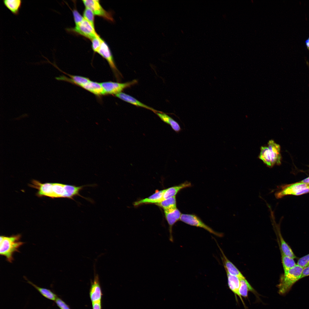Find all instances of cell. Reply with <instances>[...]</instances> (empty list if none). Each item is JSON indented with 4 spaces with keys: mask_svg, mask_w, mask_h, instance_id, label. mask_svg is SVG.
<instances>
[{
    "mask_svg": "<svg viewBox=\"0 0 309 309\" xmlns=\"http://www.w3.org/2000/svg\"><path fill=\"white\" fill-rule=\"evenodd\" d=\"M282 260L284 272L294 267L296 264L294 259L285 255L281 251Z\"/></svg>",
    "mask_w": 309,
    "mask_h": 309,
    "instance_id": "83f0119b",
    "label": "cell"
},
{
    "mask_svg": "<svg viewBox=\"0 0 309 309\" xmlns=\"http://www.w3.org/2000/svg\"></svg>",
    "mask_w": 309,
    "mask_h": 309,
    "instance_id": "74e56055",
    "label": "cell"
},
{
    "mask_svg": "<svg viewBox=\"0 0 309 309\" xmlns=\"http://www.w3.org/2000/svg\"><path fill=\"white\" fill-rule=\"evenodd\" d=\"M305 43L307 48L309 49V37L305 41Z\"/></svg>",
    "mask_w": 309,
    "mask_h": 309,
    "instance_id": "8d00e7d4",
    "label": "cell"
},
{
    "mask_svg": "<svg viewBox=\"0 0 309 309\" xmlns=\"http://www.w3.org/2000/svg\"><path fill=\"white\" fill-rule=\"evenodd\" d=\"M226 272L228 284L229 289L235 295L238 296L244 306V302L239 292L240 286L239 278L236 276L231 275L227 272Z\"/></svg>",
    "mask_w": 309,
    "mask_h": 309,
    "instance_id": "e0dca14e",
    "label": "cell"
},
{
    "mask_svg": "<svg viewBox=\"0 0 309 309\" xmlns=\"http://www.w3.org/2000/svg\"><path fill=\"white\" fill-rule=\"evenodd\" d=\"M156 204L163 208L164 211H170L177 208L175 196L163 200Z\"/></svg>",
    "mask_w": 309,
    "mask_h": 309,
    "instance_id": "603a6c76",
    "label": "cell"
},
{
    "mask_svg": "<svg viewBox=\"0 0 309 309\" xmlns=\"http://www.w3.org/2000/svg\"><path fill=\"white\" fill-rule=\"evenodd\" d=\"M239 279L240 281L239 293L241 296H242L246 298L248 296V291H251L254 292V289L245 277Z\"/></svg>",
    "mask_w": 309,
    "mask_h": 309,
    "instance_id": "cb8c5ba5",
    "label": "cell"
},
{
    "mask_svg": "<svg viewBox=\"0 0 309 309\" xmlns=\"http://www.w3.org/2000/svg\"><path fill=\"white\" fill-rule=\"evenodd\" d=\"M155 114L163 122L169 125L177 133L181 131L182 129L179 124L168 115L161 112H157Z\"/></svg>",
    "mask_w": 309,
    "mask_h": 309,
    "instance_id": "ffe728a7",
    "label": "cell"
},
{
    "mask_svg": "<svg viewBox=\"0 0 309 309\" xmlns=\"http://www.w3.org/2000/svg\"><path fill=\"white\" fill-rule=\"evenodd\" d=\"M97 53L107 61L115 77L118 80H119L120 77L122 76V75L116 66L113 57L108 45L103 40Z\"/></svg>",
    "mask_w": 309,
    "mask_h": 309,
    "instance_id": "5b68a950",
    "label": "cell"
},
{
    "mask_svg": "<svg viewBox=\"0 0 309 309\" xmlns=\"http://www.w3.org/2000/svg\"><path fill=\"white\" fill-rule=\"evenodd\" d=\"M165 189L157 191L148 197L141 199L134 203L135 206L143 203H157L163 200V196Z\"/></svg>",
    "mask_w": 309,
    "mask_h": 309,
    "instance_id": "ac0fdd59",
    "label": "cell"
},
{
    "mask_svg": "<svg viewBox=\"0 0 309 309\" xmlns=\"http://www.w3.org/2000/svg\"><path fill=\"white\" fill-rule=\"evenodd\" d=\"M27 282L34 287L45 298L53 301H55L57 297L56 295L51 290L45 288L38 286L31 282L27 280Z\"/></svg>",
    "mask_w": 309,
    "mask_h": 309,
    "instance_id": "d4e9b609",
    "label": "cell"
},
{
    "mask_svg": "<svg viewBox=\"0 0 309 309\" xmlns=\"http://www.w3.org/2000/svg\"><path fill=\"white\" fill-rule=\"evenodd\" d=\"M268 147L273 166L276 164L280 165L281 163V158L280 145L272 140H270L268 142Z\"/></svg>",
    "mask_w": 309,
    "mask_h": 309,
    "instance_id": "9a60e30c",
    "label": "cell"
},
{
    "mask_svg": "<svg viewBox=\"0 0 309 309\" xmlns=\"http://www.w3.org/2000/svg\"><path fill=\"white\" fill-rule=\"evenodd\" d=\"M221 253V258L226 272L230 274L236 276L239 278H244L242 274L236 266L227 258L223 250L216 242Z\"/></svg>",
    "mask_w": 309,
    "mask_h": 309,
    "instance_id": "5bb4252c",
    "label": "cell"
},
{
    "mask_svg": "<svg viewBox=\"0 0 309 309\" xmlns=\"http://www.w3.org/2000/svg\"><path fill=\"white\" fill-rule=\"evenodd\" d=\"M55 301L60 309H70L69 306L64 301L58 297Z\"/></svg>",
    "mask_w": 309,
    "mask_h": 309,
    "instance_id": "d6a6232c",
    "label": "cell"
},
{
    "mask_svg": "<svg viewBox=\"0 0 309 309\" xmlns=\"http://www.w3.org/2000/svg\"><path fill=\"white\" fill-rule=\"evenodd\" d=\"M137 81L134 80L125 83H120L111 81L100 83L103 89L105 94L116 95L121 92L124 89L136 84Z\"/></svg>",
    "mask_w": 309,
    "mask_h": 309,
    "instance_id": "3957f363",
    "label": "cell"
},
{
    "mask_svg": "<svg viewBox=\"0 0 309 309\" xmlns=\"http://www.w3.org/2000/svg\"><path fill=\"white\" fill-rule=\"evenodd\" d=\"M73 14L76 25L82 22L84 19L83 17L76 9L73 11Z\"/></svg>",
    "mask_w": 309,
    "mask_h": 309,
    "instance_id": "1f68e13d",
    "label": "cell"
},
{
    "mask_svg": "<svg viewBox=\"0 0 309 309\" xmlns=\"http://www.w3.org/2000/svg\"><path fill=\"white\" fill-rule=\"evenodd\" d=\"M4 5L13 15H17L21 8L22 1L21 0H3Z\"/></svg>",
    "mask_w": 309,
    "mask_h": 309,
    "instance_id": "7402d4cb",
    "label": "cell"
},
{
    "mask_svg": "<svg viewBox=\"0 0 309 309\" xmlns=\"http://www.w3.org/2000/svg\"><path fill=\"white\" fill-rule=\"evenodd\" d=\"M259 157L268 166L270 167H272L273 166L271 157L268 147L266 146L261 147Z\"/></svg>",
    "mask_w": 309,
    "mask_h": 309,
    "instance_id": "4316f807",
    "label": "cell"
},
{
    "mask_svg": "<svg viewBox=\"0 0 309 309\" xmlns=\"http://www.w3.org/2000/svg\"><path fill=\"white\" fill-rule=\"evenodd\" d=\"M303 268L296 265L293 268L284 272L281 277L280 282L278 285V293L284 295L288 293L293 285L300 279Z\"/></svg>",
    "mask_w": 309,
    "mask_h": 309,
    "instance_id": "7a4b0ae2",
    "label": "cell"
},
{
    "mask_svg": "<svg viewBox=\"0 0 309 309\" xmlns=\"http://www.w3.org/2000/svg\"><path fill=\"white\" fill-rule=\"evenodd\" d=\"M115 96L117 98L125 102L136 106L143 107L155 113L157 112H161L143 104L134 97L124 93L121 92L116 94Z\"/></svg>",
    "mask_w": 309,
    "mask_h": 309,
    "instance_id": "2e32d148",
    "label": "cell"
},
{
    "mask_svg": "<svg viewBox=\"0 0 309 309\" xmlns=\"http://www.w3.org/2000/svg\"><path fill=\"white\" fill-rule=\"evenodd\" d=\"M281 247V251L286 255L293 259L296 258V256L295 255L291 249L290 248L288 244L285 241L280 233H279Z\"/></svg>",
    "mask_w": 309,
    "mask_h": 309,
    "instance_id": "484cf974",
    "label": "cell"
},
{
    "mask_svg": "<svg viewBox=\"0 0 309 309\" xmlns=\"http://www.w3.org/2000/svg\"><path fill=\"white\" fill-rule=\"evenodd\" d=\"M297 264L303 268L309 265V254L299 258Z\"/></svg>",
    "mask_w": 309,
    "mask_h": 309,
    "instance_id": "4dcf8cb0",
    "label": "cell"
},
{
    "mask_svg": "<svg viewBox=\"0 0 309 309\" xmlns=\"http://www.w3.org/2000/svg\"><path fill=\"white\" fill-rule=\"evenodd\" d=\"M52 189L54 198L63 197L71 199L70 185L52 183Z\"/></svg>",
    "mask_w": 309,
    "mask_h": 309,
    "instance_id": "8fae6325",
    "label": "cell"
},
{
    "mask_svg": "<svg viewBox=\"0 0 309 309\" xmlns=\"http://www.w3.org/2000/svg\"><path fill=\"white\" fill-rule=\"evenodd\" d=\"M94 15L90 9L86 7L83 12L84 18L94 25Z\"/></svg>",
    "mask_w": 309,
    "mask_h": 309,
    "instance_id": "f1b7e54d",
    "label": "cell"
},
{
    "mask_svg": "<svg viewBox=\"0 0 309 309\" xmlns=\"http://www.w3.org/2000/svg\"><path fill=\"white\" fill-rule=\"evenodd\" d=\"M55 67L58 68L59 70L68 75L70 78H68L63 75L60 76L59 77L55 78L56 79L58 80H63L69 82L82 88L90 80L89 78L85 77L79 76L72 75L67 74L59 69L57 66H56Z\"/></svg>",
    "mask_w": 309,
    "mask_h": 309,
    "instance_id": "4fadbf2b",
    "label": "cell"
},
{
    "mask_svg": "<svg viewBox=\"0 0 309 309\" xmlns=\"http://www.w3.org/2000/svg\"><path fill=\"white\" fill-rule=\"evenodd\" d=\"M83 88L97 96L105 94L100 83L90 80Z\"/></svg>",
    "mask_w": 309,
    "mask_h": 309,
    "instance_id": "44dd1931",
    "label": "cell"
},
{
    "mask_svg": "<svg viewBox=\"0 0 309 309\" xmlns=\"http://www.w3.org/2000/svg\"><path fill=\"white\" fill-rule=\"evenodd\" d=\"M32 183L33 185H31V187L38 190L37 195L39 196H44L54 198L52 189V183H41L37 181L34 180L32 181Z\"/></svg>",
    "mask_w": 309,
    "mask_h": 309,
    "instance_id": "30bf717a",
    "label": "cell"
},
{
    "mask_svg": "<svg viewBox=\"0 0 309 309\" xmlns=\"http://www.w3.org/2000/svg\"><path fill=\"white\" fill-rule=\"evenodd\" d=\"M309 276V265L303 268L300 279Z\"/></svg>",
    "mask_w": 309,
    "mask_h": 309,
    "instance_id": "836d02e7",
    "label": "cell"
},
{
    "mask_svg": "<svg viewBox=\"0 0 309 309\" xmlns=\"http://www.w3.org/2000/svg\"><path fill=\"white\" fill-rule=\"evenodd\" d=\"M165 216L169 225V240L173 241L172 228L174 224L179 220L181 215L180 211L177 208L170 211H164Z\"/></svg>",
    "mask_w": 309,
    "mask_h": 309,
    "instance_id": "7c38bea8",
    "label": "cell"
},
{
    "mask_svg": "<svg viewBox=\"0 0 309 309\" xmlns=\"http://www.w3.org/2000/svg\"><path fill=\"white\" fill-rule=\"evenodd\" d=\"M21 237L20 234L10 236H0V254L5 256L7 260L10 263L14 260V253L19 252V248L24 243L20 241Z\"/></svg>",
    "mask_w": 309,
    "mask_h": 309,
    "instance_id": "6da1fadb",
    "label": "cell"
},
{
    "mask_svg": "<svg viewBox=\"0 0 309 309\" xmlns=\"http://www.w3.org/2000/svg\"><path fill=\"white\" fill-rule=\"evenodd\" d=\"M103 39L100 37L98 35L92 40V47L93 51L97 52L101 45Z\"/></svg>",
    "mask_w": 309,
    "mask_h": 309,
    "instance_id": "f546056e",
    "label": "cell"
},
{
    "mask_svg": "<svg viewBox=\"0 0 309 309\" xmlns=\"http://www.w3.org/2000/svg\"><path fill=\"white\" fill-rule=\"evenodd\" d=\"M300 182L309 185V177L302 180Z\"/></svg>",
    "mask_w": 309,
    "mask_h": 309,
    "instance_id": "d590c367",
    "label": "cell"
},
{
    "mask_svg": "<svg viewBox=\"0 0 309 309\" xmlns=\"http://www.w3.org/2000/svg\"><path fill=\"white\" fill-rule=\"evenodd\" d=\"M180 220L189 225L203 228L209 233L217 236L221 237L222 234L215 231L205 224L196 215L191 214H181Z\"/></svg>",
    "mask_w": 309,
    "mask_h": 309,
    "instance_id": "277c9868",
    "label": "cell"
},
{
    "mask_svg": "<svg viewBox=\"0 0 309 309\" xmlns=\"http://www.w3.org/2000/svg\"><path fill=\"white\" fill-rule=\"evenodd\" d=\"M93 309H101V301H98L92 303Z\"/></svg>",
    "mask_w": 309,
    "mask_h": 309,
    "instance_id": "e575fe53",
    "label": "cell"
},
{
    "mask_svg": "<svg viewBox=\"0 0 309 309\" xmlns=\"http://www.w3.org/2000/svg\"><path fill=\"white\" fill-rule=\"evenodd\" d=\"M309 185L299 182L298 183L286 185L282 187V189L275 193L277 199L282 198L288 195H293L298 191L306 188H308Z\"/></svg>",
    "mask_w": 309,
    "mask_h": 309,
    "instance_id": "ba28073f",
    "label": "cell"
},
{
    "mask_svg": "<svg viewBox=\"0 0 309 309\" xmlns=\"http://www.w3.org/2000/svg\"><path fill=\"white\" fill-rule=\"evenodd\" d=\"M89 294L92 303L101 301L102 293L99 276L97 274H95L94 280L91 282Z\"/></svg>",
    "mask_w": 309,
    "mask_h": 309,
    "instance_id": "9c48e42d",
    "label": "cell"
},
{
    "mask_svg": "<svg viewBox=\"0 0 309 309\" xmlns=\"http://www.w3.org/2000/svg\"><path fill=\"white\" fill-rule=\"evenodd\" d=\"M86 7L91 9L94 15L100 16L111 21L114 20L111 14L105 10L100 4L99 1L97 0H82Z\"/></svg>",
    "mask_w": 309,
    "mask_h": 309,
    "instance_id": "52a82bcc",
    "label": "cell"
},
{
    "mask_svg": "<svg viewBox=\"0 0 309 309\" xmlns=\"http://www.w3.org/2000/svg\"><path fill=\"white\" fill-rule=\"evenodd\" d=\"M191 186V184L190 183L186 181L178 185L172 187L165 189L163 196V200L175 196L181 189L189 187Z\"/></svg>",
    "mask_w": 309,
    "mask_h": 309,
    "instance_id": "d6986e66",
    "label": "cell"
},
{
    "mask_svg": "<svg viewBox=\"0 0 309 309\" xmlns=\"http://www.w3.org/2000/svg\"><path fill=\"white\" fill-rule=\"evenodd\" d=\"M71 30L91 40L98 35L95 31L94 25L84 18Z\"/></svg>",
    "mask_w": 309,
    "mask_h": 309,
    "instance_id": "8992f818",
    "label": "cell"
}]
</instances>
